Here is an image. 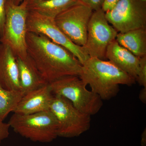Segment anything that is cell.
<instances>
[{
    "label": "cell",
    "instance_id": "3957f363",
    "mask_svg": "<svg viewBox=\"0 0 146 146\" xmlns=\"http://www.w3.org/2000/svg\"><path fill=\"white\" fill-rule=\"evenodd\" d=\"M8 123L16 133L33 142L50 143L58 137L57 120L50 110L30 115L14 113Z\"/></svg>",
    "mask_w": 146,
    "mask_h": 146
},
{
    "label": "cell",
    "instance_id": "d4e9b609",
    "mask_svg": "<svg viewBox=\"0 0 146 146\" xmlns=\"http://www.w3.org/2000/svg\"><path fill=\"white\" fill-rule=\"evenodd\" d=\"M8 1H9L13 3L14 4L18 5L20 4L23 1V0H8Z\"/></svg>",
    "mask_w": 146,
    "mask_h": 146
},
{
    "label": "cell",
    "instance_id": "d6986e66",
    "mask_svg": "<svg viewBox=\"0 0 146 146\" xmlns=\"http://www.w3.org/2000/svg\"><path fill=\"white\" fill-rule=\"evenodd\" d=\"M78 1L88 6L94 11L102 9L105 0H77Z\"/></svg>",
    "mask_w": 146,
    "mask_h": 146
},
{
    "label": "cell",
    "instance_id": "5bb4252c",
    "mask_svg": "<svg viewBox=\"0 0 146 146\" xmlns=\"http://www.w3.org/2000/svg\"><path fill=\"white\" fill-rule=\"evenodd\" d=\"M16 62L21 91L24 95L48 84L28 55L24 59L16 57Z\"/></svg>",
    "mask_w": 146,
    "mask_h": 146
},
{
    "label": "cell",
    "instance_id": "e0dca14e",
    "mask_svg": "<svg viewBox=\"0 0 146 146\" xmlns=\"http://www.w3.org/2000/svg\"><path fill=\"white\" fill-rule=\"evenodd\" d=\"M24 95L21 91L7 90L0 85V120L3 121L13 112Z\"/></svg>",
    "mask_w": 146,
    "mask_h": 146
},
{
    "label": "cell",
    "instance_id": "2e32d148",
    "mask_svg": "<svg viewBox=\"0 0 146 146\" xmlns=\"http://www.w3.org/2000/svg\"><path fill=\"white\" fill-rule=\"evenodd\" d=\"M77 0H43L27 4L29 11L54 19L60 13L75 5Z\"/></svg>",
    "mask_w": 146,
    "mask_h": 146
},
{
    "label": "cell",
    "instance_id": "9a60e30c",
    "mask_svg": "<svg viewBox=\"0 0 146 146\" xmlns=\"http://www.w3.org/2000/svg\"><path fill=\"white\" fill-rule=\"evenodd\" d=\"M116 40L137 57L146 56V28L118 33Z\"/></svg>",
    "mask_w": 146,
    "mask_h": 146
},
{
    "label": "cell",
    "instance_id": "30bf717a",
    "mask_svg": "<svg viewBox=\"0 0 146 146\" xmlns=\"http://www.w3.org/2000/svg\"><path fill=\"white\" fill-rule=\"evenodd\" d=\"M93 12L88 6L79 3L60 13L54 21L72 42L83 46L86 44L88 25Z\"/></svg>",
    "mask_w": 146,
    "mask_h": 146
},
{
    "label": "cell",
    "instance_id": "44dd1931",
    "mask_svg": "<svg viewBox=\"0 0 146 146\" xmlns=\"http://www.w3.org/2000/svg\"><path fill=\"white\" fill-rule=\"evenodd\" d=\"M10 126L9 123L3 122L0 120V141L7 138L9 136Z\"/></svg>",
    "mask_w": 146,
    "mask_h": 146
},
{
    "label": "cell",
    "instance_id": "ac0fdd59",
    "mask_svg": "<svg viewBox=\"0 0 146 146\" xmlns=\"http://www.w3.org/2000/svg\"><path fill=\"white\" fill-rule=\"evenodd\" d=\"M140 86L146 87V56L140 58L139 70L136 79Z\"/></svg>",
    "mask_w": 146,
    "mask_h": 146
},
{
    "label": "cell",
    "instance_id": "4316f807",
    "mask_svg": "<svg viewBox=\"0 0 146 146\" xmlns=\"http://www.w3.org/2000/svg\"><path fill=\"white\" fill-rule=\"evenodd\" d=\"M1 141H0V146H1Z\"/></svg>",
    "mask_w": 146,
    "mask_h": 146
},
{
    "label": "cell",
    "instance_id": "603a6c76",
    "mask_svg": "<svg viewBox=\"0 0 146 146\" xmlns=\"http://www.w3.org/2000/svg\"><path fill=\"white\" fill-rule=\"evenodd\" d=\"M139 98L141 102L144 103H146V87H143L141 89L139 94Z\"/></svg>",
    "mask_w": 146,
    "mask_h": 146
},
{
    "label": "cell",
    "instance_id": "7a4b0ae2",
    "mask_svg": "<svg viewBox=\"0 0 146 146\" xmlns=\"http://www.w3.org/2000/svg\"><path fill=\"white\" fill-rule=\"evenodd\" d=\"M79 77L103 100L116 96L120 85L131 86L136 81L109 60L96 58H89L82 65Z\"/></svg>",
    "mask_w": 146,
    "mask_h": 146
},
{
    "label": "cell",
    "instance_id": "8fae6325",
    "mask_svg": "<svg viewBox=\"0 0 146 146\" xmlns=\"http://www.w3.org/2000/svg\"><path fill=\"white\" fill-rule=\"evenodd\" d=\"M53 97L48 84L24 95L13 112L26 115L48 111Z\"/></svg>",
    "mask_w": 146,
    "mask_h": 146
},
{
    "label": "cell",
    "instance_id": "7402d4cb",
    "mask_svg": "<svg viewBox=\"0 0 146 146\" xmlns=\"http://www.w3.org/2000/svg\"><path fill=\"white\" fill-rule=\"evenodd\" d=\"M119 0H105L102 9L106 12L110 10Z\"/></svg>",
    "mask_w": 146,
    "mask_h": 146
},
{
    "label": "cell",
    "instance_id": "7c38bea8",
    "mask_svg": "<svg viewBox=\"0 0 146 146\" xmlns=\"http://www.w3.org/2000/svg\"><path fill=\"white\" fill-rule=\"evenodd\" d=\"M0 85L10 91H21L16 57L7 45L0 44Z\"/></svg>",
    "mask_w": 146,
    "mask_h": 146
},
{
    "label": "cell",
    "instance_id": "277c9868",
    "mask_svg": "<svg viewBox=\"0 0 146 146\" xmlns=\"http://www.w3.org/2000/svg\"><path fill=\"white\" fill-rule=\"evenodd\" d=\"M53 95L64 97L81 112L96 115L103 106V100L98 95L86 88V84L76 76L63 77L49 84Z\"/></svg>",
    "mask_w": 146,
    "mask_h": 146
},
{
    "label": "cell",
    "instance_id": "4fadbf2b",
    "mask_svg": "<svg viewBox=\"0 0 146 146\" xmlns=\"http://www.w3.org/2000/svg\"><path fill=\"white\" fill-rule=\"evenodd\" d=\"M106 59L136 80L140 58L121 46L116 39L110 42L106 50Z\"/></svg>",
    "mask_w": 146,
    "mask_h": 146
},
{
    "label": "cell",
    "instance_id": "ffe728a7",
    "mask_svg": "<svg viewBox=\"0 0 146 146\" xmlns=\"http://www.w3.org/2000/svg\"><path fill=\"white\" fill-rule=\"evenodd\" d=\"M7 1V0H0V37L2 34L5 21Z\"/></svg>",
    "mask_w": 146,
    "mask_h": 146
},
{
    "label": "cell",
    "instance_id": "6da1fadb",
    "mask_svg": "<svg viewBox=\"0 0 146 146\" xmlns=\"http://www.w3.org/2000/svg\"><path fill=\"white\" fill-rule=\"evenodd\" d=\"M27 54L48 84L68 76L79 77L82 65L68 50L43 35L27 32Z\"/></svg>",
    "mask_w": 146,
    "mask_h": 146
},
{
    "label": "cell",
    "instance_id": "9c48e42d",
    "mask_svg": "<svg viewBox=\"0 0 146 146\" xmlns=\"http://www.w3.org/2000/svg\"><path fill=\"white\" fill-rule=\"evenodd\" d=\"M27 28V32L43 35L53 42L65 48L82 65L90 58L83 47L73 43L58 28L54 19L29 10Z\"/></svg>",
    "mask_w": 146,
    "mask_h": 146
},
{
    "label": "cell",
    "instance_id": "5b68a950",
    "mask_svg": "<svg viewBox=\"0 0 146 146\" xmlns=\"http://www.w3.org/2000/svg\"><path fill=\"white\" fill-rule=\"evenodd\" d=\"M27 3L23 1L16 5L7 0L5 21L1 43L7 45L16 57L25 58L27 56L26 43Z\"/></svg>",
    "mask_w": 146,
    "mask_h": 146
},
{
    "label": "cell",
    "instance_id": "cb8c5ba5",
    "mask_svg": "<svg viewBox=\"0 0 146 146\" xmlns=\"http://www.w3.org/2000/svg\"><path fill=\"white\" fill-rule=\"evenodd\" d=\"M141 145L142 146L146 145V128L144 129L141 136Z\"/></svg>",
    "mask_w": 146,
    "mask_h": 146
},
{
    "label": "cell",
    "instance_id": "52a82bcc",
    "mask_svg": "<svg viewBox=\"0 0 146 146\" xmlns=\"http://www.w3.org/2000/svg\"><path fill=\"white\" fill-rule=\"evenodd\" d=\"M105 16L118 33L146 28V0H119Z\"/></svg>",
    "mask_w": 146,
    "mask_h": 146
},
{
    "label": "cell",
    "instance_id": "8992f818",
    "mask_svg": "<svg viewBox=\"0 0 146 146\" xmlns=\"http://www.w3.org/2000/svg\"><path fill=\"white\" fill-rule=\"evenodd\" d=\"M50 110L57 120L58 137H78L90 129L91 116L79 110L64 97L54 95Z\"/></svg>",
    "mask_w": 146,
    "mask_h": 146
},
{
    "label": "cell",
    "instance_id": "ba28073f",
    "mask_svg": "<svg viewBox=\"0 0 146 146\" xmlns=\"http://www.w3.org/2000/svg\"><path fill=\"white\" fill-rule=\"evenodd\" d=\"M118 33L102 9L95 11L88 25L86 44L82 47L90 58L105 60L108 46L116 39Z\"/></svg>",
    "mask_w": 146,
    "mask_h": 146
},
{
    "label": "cell",
    "instance_id": "484cf974",
    "mask_svg": "<svg viewBox=\"0 0 146 146\" xmlns=\"http://www.w3.org/2000/svg\"><path fill=\"white\" fill-rule=\"evenodd\" d=\"M43 1V0H23L25 2L29 4L31 3L39 1Z\"/></svg>",
    "mask_w": 146,
    "mask_h": 146
}]
</instances>
